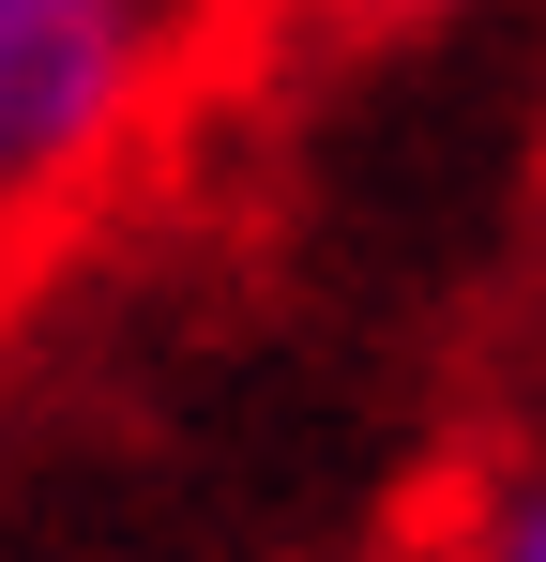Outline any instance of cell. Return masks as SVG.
Instances as JSON below:
<instances>
[{
    "label": "cell",
    "instance_id": "obj_1",
    "mask_svg": "<svg viewBox=\"0 0 546 562\" xmlns=\"http://www.w3.org/2000/svg\"><path fill=\"white\" fill-rule=\"evenodd\" d=\"M441 562H546V441L470 471V502L441 517Z\"/></svg>",
    "mask_w": 546,
    "mask_h": 562
},
{
    "label": "cell",
    "instance_id": "obj_2",
    "mask_svg": "<svg viewBox=\"0 0 546 562\" xmlns=\"http://www.w3.org/2000/svg\"><path fill=\"white\" fill-rule=\"evenodd\" d=\"M288 31H319V46H379V31H441V15H470V0H273Z\"/></svg>",
    "mask_w": 546,
    "mask_h": 562
}]
</instances>
